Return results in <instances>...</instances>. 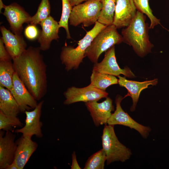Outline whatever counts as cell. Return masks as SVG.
Listing matches in <instances>:
<instances>
[{"mask_svg":"<svg viewBox=\"0 0 169 169\" xmlns=\"http://www.w3.org/2000/svg\"><path fill=\"white\" fill-rule=\"evenodd\" d=\"M39 47L30 46L19 56L13 59L15 72L37 100L47 90V65Z\"/></svg>","mask_w":169,"mask_h":169,"instance_id":"1","label":"cell"},{"mask_svg":"<svg viewBox=\"0 0 169 169\" xmlns=\"http://www.w3.org/2000/svg\"><path fill=\"white\" fill-rule=\"evenodd\" d=\"M146 19L144 14L137 10L130 24L121 32L123 42L131 46L136 53L141 57L151 52L153 47L149 40V26Z\"/></svg>","mask_w":169,"mask_h":169,"instance_id":"2","label":"cell"},{"mask_svg":"<svg viewBox=\"0 0 169 169\" xmlns=\"http://www.w3.org/2000/svg\"><path fill=\"white\" fill-rule=\"evenodd\" d=\"M106 26L97 21L94 27L86 32L85 36L79 41L77 46L74 47L66 45L62 48L60 59L67 71L78 68L83 59L86 57L87 49L93 39Z\"/></svg>","mask_w":169,"mask_h":169,"instance_id":"3","label":"cell"},{"mask_svg":"<svg viewBox=\"0 0 169 169\" xmlns=\"http://www.w3.org/2000/svg\"><path fill=\"white\" fill-rule=\"evenodd\" d=\"M113 24L106 26L95 37L85 53L90 61L98 62L101 54L115 44L123 42L122 36Z\"/></svg>","mask_w":169,"mask_h":169,"instance_id":"4","label":"cell"},{"mask_svg":"<svg viewBox=\"0 0 169 169\" xmlns=\"http://www.w3.org/2000/svg\"><path fill=\"white\" fill-rule=\"evenodd\" d=\"M113 125H105L101 136L102 149L109 165L115 161L124 162L130 158L131 150L121 143L116 136Z\"/></svg>","mask_w":169,"mask_h":169,"instance_id":"5","label":"cell"},{"mask_svg":"<svg viewBox=\"0 0 169 169\" xmlns=\"http://www.w3.org/2000/svg\"><path fill=\"white\" fill-rule=\"evenodd\" d=\"M102 8L100 0H88L72 8L69 19L71 25L88 27L97 21Z\"/></svg>","mask_w":169,"mask_h":169,"instance_id":"6","label":"cell"},{"mask_svg":"<svg viewBox=\"0 0 169 169\" xmlns=\"http://www.w3.org/2000/svg\"><path fill=\"white\" fill-rule=\"evenodd\" d=\"M64 95L65 99L64 104L68 105L79 102L85 103L98 101L101 98L108 97V94L90 84L82 88L75 86L69 87L64 92Z\"/></svg>","mask_w":169,"mask_h":169,"instance_id":"7","label":"cell"},{"mask_svg":"<svg viewBox=\"0 0 169 169\" xmlns=\"http://www.w3.org/2000/svg\"><path fill=\"white\" fill-rule=\"evenodd\" d=\"M123 99L122 97L120 95H117L116 97L115 101L116 110L108 120L107 124L113 125H119L128 126L136 130L143 138H147L151 131V128L138 123L123 110L120 105Z\"/></svg>","mask_w":169,"mask_h":169,"instance_id":"8","label":"cell"},{"mask_svg":"<svg viewBox=\"0 0 169 169\" xmlns=\"http://www.w3.org/2000/svg\"><path fill=\"white\" fill-rule=\"evenodd\" d=\"M93 70L118 77L122 74L125 77L129 78L135 77L128 67H125L122 69L119 66L115 56V46L107 51L104 58L101 62L94 64Z\"/></svg>","mask_w":169,"mask_h":169,"instance_id":"9","label":"cell"},{"mask_svg":"<svg viewBox=\"0 0 169 169\" xmlns=\"http://www.w3.org/2000/svg\"><path fill=\"white\" fill-rule=\"evenodd\" d=\"M44 102V100L40 101L33 110L25 111L26 116L25 124L21 128L15 130V133H22L25 136L32 137L35 136L38 138L43 137L42 127L43 123L40 118Z\"/></svg>","mask_w":169,"mask_h":169,"instance_id":"10","label":"cell"},{"mask_svg":"<svg viewBox=\"0 0 169 169\" xmlns=\"http://www.w3.org/2000/svg\"><path fill=\"white\" fill-rule=\"evenodd\" d=\"M3 14L8 22L11 29L15 34H21L23 24L30 23L32 17L16 3L5 5Z\"/></svg>","mask_w":169,"mask_h":169,"instance_id":"11","label":"cell"},{"mask_svg":"<svg viewBox=\"0 0 169 169\" xmlns=\"http://www.w3.org/2000/svg\"><path fill=\"white\" fill-rule=\"evenodd\" d=\"M10 91L18 104L21 112L34 109L38 104L15 72L13 77V87Z\"/></svg>","mask_w":169,"mask_h":169,"instance_id":"12","label":"cell"},{"mask_svg":"<svg viewBox=\"0 0 169 169\" xmlns=\"http://www.w3.org/2000/svg\"><path fill=\"white\" fill-rule=\"evenodd\" d=\"M86 108L90 113L94 123L96 126L106 125L110 117L111 112L114 110L112 100L107 97L101 103L94 101L85 103Z\"/></svg>","mask_w":169,"mask_h":169,"instance_id":"13","label":"cell"},{"mask_svg":"<svg viewBox=\"0 0 169 169\" xmlns=\"http://www.w3.org/2000/svg\"><path fill=\"white\" fill-rule=\"evenodd\" d=\"M136 10L133 0H116L113 24L117 29L127 27L135 17Z\"/></svg>","mask_w":169,"mask_h":169,"instance_id":"14","label":"cell"},{"mask_svg":"<svg viewBox=\"0 0 169 169\" xmlns=\"http://www.w3.org/2000/svg\"><path fill=\"white\" fill-rule=\"evenodd\" d=\"M0 131V169H6L13 162L17 145L16 135L12 131Z\"/></svg>","mask_w":169,"mask_h":169,"instance_id":"15","label":"cell"},{"mask_svg":"<svg viewBox=\"0 0 169 169\" xmlns=\"http://www.w3.org/2000/svg\"><path fill=\"white\" fill-rule=\"evenodd\" d=\"M16 141L17 145L13 162L18 169H23L38 147L32 137L22 136Z\"/></svg>","mask_w":169,"mask_h":169,"instance_id":"16","label":"cell"},{"mask_svg":"<svg viewBox=\"0 0 169 169\" xmlns=\"http://www.w3.org/2000/svg\"><path fill=\"white\" fill-rule=\"evenodd\" d=\"M0 31L1 38L12 60L26 50L27 43L21 34H13L3 26H1Z\"/></svg>","mask_w":169,"mask_h":169,"instance_id":"17","label":"cell"},{"mask_svg":"<svg viewBox=\"0 0 169 169\" xmlns=\"http://www.w3.org/2000/svg\"><path fill=\"white\" fill-rule=\"evenodd\" d=\"M40 25L42 30L38 41L40 50L46 51L49 49L52 40L59 38L58 33L60 28L59 22L50 16L42 21Z\"/></svg>","mask_w":169,"mask_h":169,"instance_id":"18","label":"cell"},{"mask_svg":"<svg viewBox=\"0 0 169 169\" xmlns=\"http://www.w3.org/2000/svg\"><path fill=\"white\" fill-rule=\"evenodd\" d=\"M118 77V84L119 85L125 87L128 91L127 94L123 98V99L130 96L132 99L133 104L130 108V110L131 111L135 110L141 92L148 88L149 85H156L158 83L157 79L140 82L127 80L125 77L119 76Z\"/></svg>","mask_w":169,"mask_h":169,"instance_id":"19","label":"cell"},{"mask_svg":"<svg viewBox=\"0 0 169 169\" xmlns=\"http://www.w3.org/2000/svg\"><path fill=\"white\" fill-rule=\"evenodd\" d=\"M0 111L5 115L17 116L21 112L19 107L10 91L0 86Z\"/></svg>","mask_w":169,"mask_h":169,"instance_id":"20","label":"cell"},{"mask_svg":"<svg viewBox=\"0 0 169 169\" xmlns=\"http://www.w3.org/2000/svg\"><path fill=\"white\" fill-rule=\"evenodd\" d=\"M90 79V84L104 91L110 86L118 84L115 76L93 70Z\"/></svg>","mask_w":169,"mask_h":169,"instance_id":"21","label":"cell"},{"mask_svg":"<svg viewBox=\"0 0 169 169\" xmlns=\"http://www.w3.org/2000/svg\"><path fill=\"white\" fill-rule=\"evenodd\" d=\"M15 73L11 60L0 61V86L9 90L13 85V77Z\"/></svg>","mask_w":169,"mask_h":169,"instance_id":"22","label":"cell"},{"mask_svg":"<svg viewBox=\"0 0 169 169\" xmlns=\"http://www.w3.org/2000/svg\"><path fill=\"white\" fill-rule=\"evenodd\" d=\"M102 8L97 21L106 26L113 24L116 0H100Z\"/></svg>","mask_w":169,"mask_h":169,"instance_id":"23","label":"cell"},{"mask_svg":"<svg viewBox=\"0 0 169 169\" xmlns=\"http://www.w3.org/2000/svg\"><path fill=\"white\" fill-rule=\"evenodd\" d=\"M137 10L145 14L150 21V29H153L155 26L161 25L160 20L157 18L153 14L152 11L149 5V0H133Z\"/></svg>","mask_w":169,"mask_h":169,"instance_id":"24","label":"cell"},{"mask_svg":"<svg viewBox=\"0 0 169 169\" xmlns=\"http://www.w3.org/2000/svg\"><path fill=\"white\" fill-rule=\"evenodd\" d=\"M106 160L105 153L103 149L91 155L86 162L84 169H104Z\"/></svg>","mask_w":169,"mask_h":169,"instance_id":"25","label":"cell"},{"mask_svg":"<svg viewBox=\"0 0 169 169\" xmlns=\"http://www.w3.org/2000/svg\"><path fill=\"white\" fill-rule=\"evenodd\" d=\"M50 11L49 0H41L36 13L31 17L30 23L36 25L40 24L42 21L50 16Z\"/></svg>","mask_w":169,"mask_h":169,"instance_id":"26","label":"cell"},{"mask_svg":"<svg viewBox=\"0 0 169 169\" xmlns=\"http://www.w3.org/2000/svg\"><path fill=\"white\" fill-rule=\"evenodd\" d=\"M23 126V123L17 116L7 115L0 111V130L12 131L13 127Z\"/></svg>","mask_w":169,"mask_h":169,"instance_id":"27","label":"cell"},{"mask_svg":"<svg viewBox=\"0 0 169 169\" xmlns=\"http://www.w3.org/2000/svg\"><path fill=\"white\" fill-rule=\"evenodd\" d=\"M62 2V12L59 21L58 22L59 28H63L66 32V38H71L69 28V19L72 7L69 0H61Z\"/></svg>","mask_w":169,"mask_h":169,"instance_id":"28","label":"cell"},{"mask_svg":"<svg viewBox=\"0 0 169 169\" xmlns=\"http://www.w3.org/2000/svg\"><path fill=\"white\" fill-rule=\"evenodd\" d=\"M41 31L36 25L30 24L26 27L24 30V34L26 38L31 41L38 38Z\"/></svg>","mask_w":169,"mask_h":169,"instance_id":"29","label":"cell"},{"mask_svg":"<svg viewBox=\"0 0 169 169\" xmlns=\"http://www.w3.org/2000/svg\"><path fill=\"white\" fill-rule=\"evenodd\" d=\"M4 45L1 37L0 38V61L11 60L12 59Z\"/></svg>","mask_w":169,"mask_h":169,"instance_id":"30","label":"cell"},{"mask_svg":"<svg viewBox=\"0 0 169 169\" xmlns=\"http://www.w3.org/2000/svg\"><path fill=\"white\" fill-rule=\"evenodd\" d=\"M72 164L71 166V169H81L78 164L75 152L74 151L72 154Z\"/></svg>","mask_w":169,"mask_h":169,"instance_id":"31","label":"cell"},{"mask_svg":"<svg viewBox=\"0 0 169 169\" xmlns=\"http://www.w3.org/2000/svg\"><path fill=\"white\" fill-rule=\"evenodd\" d=\"M71 6L73 7L81 3L83 1H86L88 0H69Z\"/></svg>","mask_w":169,"mask_h":169,"instance_id":"32","label":"cell"},{"mask_svg":"<svg viewBox=\"0 0 169 169\" xmlns=\"http://www.w3.org/2000/svg\"><path fill=\"white\" fill-rule=\"evenodd\" d=\"M6 169H18L16 164L13 162L12 164L8 166Z\"/></svg>","mask_w":169,"mask_h":169,"instance_id":"33","label":"cell"},{"mask_svg":"<svg viewBox=\"0 0 169 169\" xmlns=\"http://www.w3.org/2000/svg\"><path fill=\"white\" fill-rule=\"evenodd\" d=\"M5 5L2 2V0H0V11L1 13L2 10L3 8H4Z\"/></svg>","mask_w":169,"mask_h":169,"instance_id":"34","label":"cell"}]
</instances>
